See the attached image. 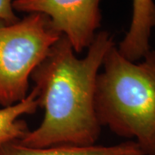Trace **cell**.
Returning <instances> with one entry per match:
<instances>
[{"mask_svg":"<svg viewBox=\"0 0 155 155\" xmlns=\"http://www.w3.org/2000/svg\"><path fill=\"white\" fill-rule=\"evenodd\" d=\"M114 44L109 32H97L82 59L75 55L64 35L52 46L30 77L44 116L37 128L19 140L22 145H96L102 127L95 109L97 79L106 54Z\"/></svg>","mask_w":155,"mask_h":155,"instance_id":"cell-1","label":"cell"},{"mask_svg":"<svg viewBox=\"0 0 155 155\" xmlns=\"http://www.w3.org/2000/svg\"><path fill=\"white\" fill-rule=\"evenodd\" d=\"M102 67L95 96L100 126L135 139L144 155H155V50L137 63L122 56L114 44Z\"/></svg>","mask_w":155,"mask_h":155,"instance_id":"cell-2","label":"cell"},{"mask_svg":"<svg viewBox=\"0 0 155 155\" xmlns=\"http://www.w3.org/2000/svg\"><path fill=\"white\" fill-rule=\"evenodd\" d=\"M61 37L49 18L40 13L0 22L1 105H13L28 96L32 72Z\"/></svg>","mask_w":155,"mask_h":155,"instance_id":"cell-3","label":"cell"},{"mask_svg":"<svg viewBox=\"0 0 155 155\" xmlns=\"http://www.w3.org/2000/svg\"><path fill=\"white\" fill-rule=\"evenodd\" d=\"M101 0H13L16 12L40 13L69 41L75 53L88 48L101 27Z\"/></svg>","mask_w":155,"mask_h":155,"instance_id":"cell-4","label":"cell"},{"mask_svg":"<svg viewBox=\"0 0 155 155\" xmlns=\"http://www.w3.org/2000/svg\"><path fill=\"white\" fill-rule=\"evenodd\" d=\"M132 8L130 26L117 49L126 59L136 62L152 50L150 37L155 28V2L132 0Z\"/></svg>","mask_w":155,"mask_h":155,"instance_id":"cell-5","label":"cell"},{"mask_svg":"<svg viewBox=\"0 0 155 155\" xmlns=\"http://www.w3.org/2000/svg\"><path fill=\"white\" fill-rule=\"evenodd\" d=\"M0 155H144V153L135 141H126L114 146L30 147L22 145L19 140H15L0 145Z\"/></svg>","mask_w":155,"mask_h":155,"instance_id":"cell-6","label":"cell"},{"mask_svg":"<svg viewBox=\"0 0 155 155\" xmlns=\"http://www.w3.org/2000/svg\"><path fill=\"white\" fill-rule=\"evenodd\" d=\"M38 108L37 95L32 89L22 101L0 109V145L22 140L29 130L26 121L20 117L34 114Z\"/></svg>","mask_w":155,"mask_h":155,"instance_id":"cell-7","label":"cell"},{"mask_svg":"<svg viewBox=\"0 0 155 155\" xmlns=\"http://www.w3.org/2000/svg\"><path fill=\"white\" fill-rule=\"evenodd\" d=\"M13 0H0V22L12 23L20 18L13 9Z\"/></svg>","mask_w":155,"mask_h":155,"instance_id":"cell-8","label":"cell"}]
</instances>
